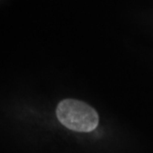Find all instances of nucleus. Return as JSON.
<instances>
[{"label": "nucleus", "instance_id": "f257e3e1", "mask_svg": "<svg viewBox=\"0 0 153 153\" xmlns=\"http://www.w3.org/2000/svg\"><path fill=\"white\" fill-rule=\"evenodd\" d=\"M56 117L61 124L72 131L88 133L99 124L97 111L87 103L72 99H66L57 105Z\"/></svg>", "mask_w": 153, "mask_h": 153}]
</instances>
